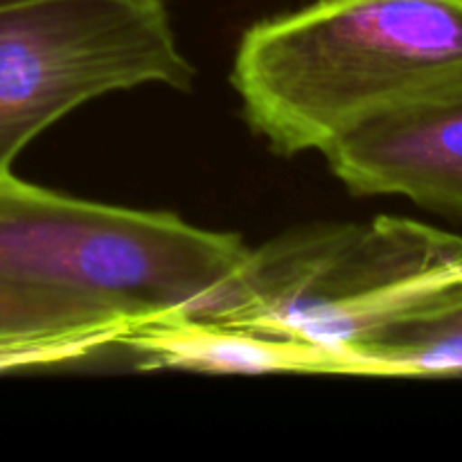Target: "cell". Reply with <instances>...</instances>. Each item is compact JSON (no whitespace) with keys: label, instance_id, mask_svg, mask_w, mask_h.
<instances>
[{"label":"cell","instance_id":"cell-10","mask_svg":"<svg viewBox=\"0 0 462 462\" xmlns=\"http://www.w3.org/2000/svg\"><path fill=\"white\" fill-rule=\"evenodd\" d=\"M27 3H36V0H0V9L18 7V5H27Z\"/></svg>","mask_w":462,"mask_h":462},{"label":"cell","instance_id":"cell-7","mask_svg":"<svg viewBox=\"0 0 462 462\" xmlns=\"http://www.w3.org/2000/svg\"><path fill=\"white\" fill-rule=\"evenodd\" d=\"M359 374L462 377V302L355 352Z\"/></svg>","mask_w":462,"mask_h":462},{"label":"cell","instance_id":"cell-5","mask_svg":"<svg viewBox=\"0 0 462 462\" xmlns=\"http://www.w3.org/2000/svg\"><path fill=\"white\" fill-rule=\"evenodd\" d=\"M361 197H404L462 219V95L383 113L323 152Z\"/></svg>","mask_w":462,"mask_h":462},{"label":"cell","instance_id":"cell-4","mask_svg":"<svg viewBox=\"0 0 462 462\" xmlns=\"http://www.w3.org/2000/svg\"><path fill=\"white\" fill-rule=\"evenodd\" d=\"M162 0H36L0 9V180L75 108L138 86L192 90Z\"/></svg>","mask_w":462,"mask_h":462},{"label":"cell","instance_id":"cell-9","mask_svg":"<svg viewBox=\"0 0 462 462\" xmlns=\"http://www.w3.org/2000/svg\"><path fill=\"white\" fill-rule=\"evenodd\" d=\"M131 328L134 325H104V328L72 329V332L0 337V373L84 359L102 347L117 346L122 334Z\"/></svg>","mask_w":462,"mask_h":462},{"label":"cell","instance_id":"cell-3","mask_svg":"<svg viewBox=\"0 0 462 462\" xmlns=\"http://www.w3.org/2000/svg\"><path fill=\"white\" fill-rule=\"evenodd\" d=\"M251 248L174 212L0 180V282L70 293L140 320L212 319Z\"/></svg>","mask_w":462,"mask_h":462},{"label":"cell","instance_id":"cell-2","mask_svg":"<svg viewBox=\"0 0 462 462\" xmlns=\"http://www.w3.org/2000/svg\"><path fill=\"white\" fill-rule=\"evenodd\" d=\"M462 302V235L406 217L289 230L251 248L215 323L346 356Z\"/></svg>","mask_w":462,"mask_h":462},{"label":"cell","instance_id":"cell-6","mask_svg":"<svg viewBox=\"0 0 462 462\" xmlns=\"http://www.w3.org/2000/svg\"><path fill=\"white\" fill-rule=\"evenodd\" d=\"M117 346L135 352L143 368L215 374H355L346 356L316 343L188 316L143 320L126 329Z\"/></svg>","mask_w":462,"mask_h":462},{"label":"cell","instance_id":"cell-8","mask_svg":"<svg viewBox=\"0 0 462 462\" xmlns=\"http://www.w3.org/2000/svg\"><path fill=\"white\" fill-rule=\"evenodd\" d=\"M140 319L116 307L70 293L0 282V337L72 332L104 325H135Z\"/></svg>","mask_w":462,"mask_h":462},{"label":"cell","instance_id":"cell-1","mask_svg":"<svg viewBox=\"0 0 462 462\" xmlns=\"http://www.w3.org/2000/svg\"><path fill=\"white\" fill-rule=\"evenodd\" d=\"M230 84L273 152L323 153L383 113L462 95V0H314L244 32Z\"/></svg>","mask_w":462,"mask_h":462}]
</instances>
